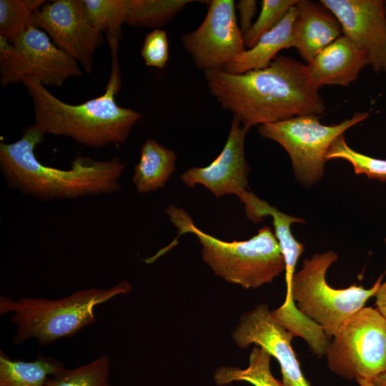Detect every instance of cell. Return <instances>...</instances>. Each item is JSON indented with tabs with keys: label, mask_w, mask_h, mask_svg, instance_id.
Instances as JSON below:
<instances>
[{
	"label": "cell",
	"mask_w": 386,
	"mask_h": 386,
	"mask_svg": "<svg viewBox=\"0 0 386 386\" xmlns=\"http://www.w3.org/2000/svg\"><path fill=\"white\" fill-rule=\"evenodd\" d=\"M342 35L339 21L320 1H298L293 26L294 48L306 64Z\"/></svg>",
	"instance_id": "16"
},
{
	"label": "cell",
	"mask_w": 386,
	"mask_h": 386,
	"mask_svg": "<svg viewBox=\"0 0 386 386\" xmlns=\"http://www.w3.org/2000/svg\"><path fill=\"white\" fill-rule=\"evenodd\" d=\"M355 380L360 386H373L371 380L360 377H357Z\"/></svg>",
	"instance_id": "32"
},
{
	"label": "cell",
	"mask_w": 386,
	"mask_h": 386,
	"mask_svg": "<svg viewBox=\"0 0 386 386\" xmlns=\"http://www.w3.org/2000/svg\"><path fill=\"white\" fill-rule=\"evenodd\" d=\"M83 74L79 63L49 36L31 26L14 43L0 37V83L6 86L34 77L45 86H61Z\"/></svg>",
	"instance_id": "9"
},
{
	"label": "cell",
	"mask_w": 386,
	"mask_h": 386,
	"mask_svg": "<svg viewBox=\"0 0 386 386\" xmlns=\"http://www.w3.org/2000/svg\"><path fill=\"white\" fill-rule=\"evenodd\" d=\"M191 0H129L125 23L131 26L154 28L166 24Z\"/></svg>",
	"instance_id": "22"
},
{
	"label": "cell",
	"mask_w": 386,
	"mask_h": 386,
	"mask_svg": "<svg viewBox=\"0 0 386 386\" xmlns=\"http://www.w3.org/2000/svg\"><path fill=\"white\" fill-rule=\"evenodd\" d=\"M369 116L367 112H357L333 125L322 124L318 115L298 116L259 125L258 132L285 149L297 180L311 186L323 175L326 154L332 142Z\"/></svg>",
	"instance_id": "7"
},
{
	"label": "cell",
	"mask_w": 386,
	"mask_h": 386,
	"mask_svg": "<svg viewBox=\"0 0 386 386\" xmlns=\"http://www.w3.org/2000/svg\"><path fill=\"white\" fill-rule=\"evenodd\" d=\"M337 260L333 251L315 254L303 261L295 274L292 295L296 306L307 317L320 325L330 337H335L345 324L375 297L382 281V274L368 289L351 285L335 289L328 284L326 273Z\"/></svg>",
	"instance_id": "6"
},
{
	"label": "cell",
	"mask_w": 386,
	"mask_h": 386,
	"mask_svg": "<svg viewBox=\"0 0 386 386\" xmlns=\"http://www.w3.org/2000/svg\"><path fill=\"white\" fill-rule=\"evenodd\" d=\"M206 16L199 26L183 34L181 41L194 65L204 72L223 69L247 49L233 0L205 1Z\"/></svg>",
	"instance_id": "10"
},
{
	"label": "cell",
	"mask_w": 386,
	"mask_h": 386,
	"mask_svg": "<svg viewBox=\"0 0 386 386\" xmlns=\"http://www.w3.org/2000/svg\"><path fill=\"white\" fill-rule=\"evenodd\" d=\"M175 152L154 139L143 144L138 163L134 168L132 181L137 191L144 194L163 188L175 171Z\"/></svg>",
	"instance_id": "19"
},
{
	"label": "cell",
	"mask_w": 386,
	"mask_h": 386,
	"mask_svg": "<svg viewBox=\"0 0 386 386\" xmlns=\"http://www.w3.org/2000/svg\"><path fill=\"white\" fill-rule=\"evenodd\" d=\"M339 21L342 35L366 55L376 73L386 72V9L382 0H320Z\"/></svg>",
	"instance_id": "12"
},
{
	"label": "cell",
	"mask_w": 386,
	"mask_h": 386,
	"mask_svg": "<svg viewBox=\"0 0 386 386\" xmlns=\"http://www.w3.org/2000/svg\"><path fill=\"white\" fill-rule=\"evenodd\" d=\"M204 74L212 96L247 130L326 109L307 65L292 57L277 56L267 67L243 74L217 69Z\"/></svg>",
	"instance_id": "1"
},
{
	"label": "cell",
	"mask_w": 386,
	"mask_h": 386,
	"mask_svg": "<svg viewBox=\"0 0 386 386\" xmlns=\"http://www.w3.org/2000/svg\"><path fill=\"white\" fill-rule=\"evenodd\" d=\"M333 159L347 161L357 174H365L370 179L386 182V159L370 157L354 150L346 143L344 134L332 142L327 152L326 160Z\"/></svg>",
	"instance_id": "26"
},
{
	"label": "cell",
	"mask_w": 386,
	"mask_h": 386,
	"mask_svg": "<svg viewBox=\"0 0 386 386\" xmlns=\"http://www.w3.org/2000/svg\"><path fill=\"white\" fill-rule=\"evenodd\" d=\"M325 355L329 369L342 378L372 381L386 372V317L363 307L333 337Z\"/></svg>",
	"instance_id": "8"
},
{
	"label": "cell",
	"mask_w": 386,
	"mask_h": 386,
	"mask_svg": "<svg viewBox=\"0 0 386 386\" xmlns=\"http://www.w3.org/2000/svg\"><path fill=\"white\" fill-rule=\"evenodd\" d=\"M375 297L376 309L386 317V280L381 283Z\"/></svg>",
	"instance_id": "30"
},
{
	"label": "cell",
	"mask_w": 386,
	"mask_h": 386,
	"mask_svg": "<svg viewBox=\"0 0 386 386\" xmlns=\"http://www.w3.org/2000/svg\"><path fill=\"white\" fill-rule=\"evenodd\" d=\"M294 335L272 317L266 304H259L242 315L232 332L240 349L252 344L265 349L279 362L284 386H311L300 368L291 345Z\"/></svg>",
	"instance_id": "13"
},
{
	"label": "cell",
	"mask_w": 386,
	"mask_h": 386,
	"mask_svg": "<svg viewBox=\"0 0 386 386\" xmlns=\"http://www.w3.org/2000/svg\"><path fill=\"white\" fill-rule=\"evenodd\" d=\"M385 9H386V1H385Z\"/></svg>",
	"instance_id": "33"
},
{
	"label": "cell",
	"mask_w": 386,
	"mask_h": 386,
	"mask_svg": "<svg viewBox=\"0 0 386 386\" xmlns=\"http://www.w3.org/2000/svg\"><path fill=\"white\" fill-rule=\"evenodd\" d=\"M94 26L106 36L121 37L126 21L129 0H83Z\"/></svg>",
	"instance_id": "24"
},
{
	"label": "cell",
	"mask_w": 386,
	"mask_h": 386,
	"mask_svg": "<svg viewBox=\"0 0 386 386\" xmlns=\"http://www.w3.org/2000/svg\"><path fill=\"white\" fill-rule=\"evenodd\" d=\"M307 65L310 81L317 90L325 85L349 86L369 66L365 53L344 35L321 50Z\"/></svg>",
	"instance_id": "15"
},
{
	"label": "cell",
	"mask_w": 386,
	"mask_h": 386,
	"mask_svg": "<svg viewBox=\"0 0 386 386\" xmlns=\"http://www.w3.org/2000/svg\"><path fill=\"white\" fill-rule=\"evenodd\" d=\"M248 132L239 121L232 117L227 139L220 154L209 165L193 167L180 178L189 187L201 184L217 198L227 194L238 197L247 190L249 167L244 152V139Z\"/></svg>",
	"instance_id": "14"
},
{
	"label": "cell",
	"mask_w": 386,
	"mask_h": 386,
	"mask_svg": "<svg viewBox=\"0 0 386 386\" xmlns=\"http://www.w3.org/2000/svg\"><path fill=\"white\" fill-rule=\"evenodd\" d=\"M165 212L179 234L192 233L197 237L203 260L227 282L256 289L285 270L280 247L269 226L260 228L247 240L226 242L200 229L181 208L169 205Z\"/></svg>",
	"instance_id": "4"
},
{
	"label": "cell",
	"mask_w": 386,
	"mask_h": 386,
	"mask_svg": "<svg viewBox=\"0 0 386 386\" xmlns=\"http://www.w3.org/2000/svg\"><path fill=\"white\" fill-rule=\"evenodd\" d=\"M238 11L237 21L243 36L250 29L252 19L257 10V1L254 0H240L236 5Z\"/></svg>",
	"instance_id": "29"
},
{
	"label": "cell",
	"mask_w": 386,
	"mask_h": 386,
	"mask_svg": "<svg viewBox=\"0 0 386 386\" xmlns=\"http://www.w3.org/2000/svg\"><path fill=\"white\" fill-rule=\"evenodd\" d=\"M271 357L265 349L255 345L249 354L247 368L221 367L216 370L214 380L219 385L245 381L254 386H284L271 372Z\"/></svg>",
	"instance_id": "21"
},
{
	"label": "cell",
	"mask_w": 386,
	"mask_h": 386,
	"mask_svg": "<svg viewBox=\"0 0 386 386\" xmlns=\"http://www.w3.org/2000/svg\"><path fill=\"white\" fill-rule=\"evenodd\" d=\"M64 368L51 357L39 355L32 361L18 360L0 350V386H45L50 377Z\"/></svg>",
	"instance_id": "20"
},
{
	"label": "cell",
	"mask_w": 386,
	"mask_h": 386,
	"mask_svg": "<svg viewBox=\"0 0 386 386\" xmlns=\"http://www.w3.org/2000/svg\"><path fill=\"white\" fill-rule=\"evenodd\" d=\"M131 290V284L122 280L109 288L81 290L57 300L21 297L14 300L1 296L0 315L13 313L11 320L17 327L14 345L35 338L40 345H46L94 324L97 305Z\"/></svg>",
	"instance_id": "5"
},
{
	"label": "cell",
	"mask_w": 386,
	"mask_h": 386,
	"mask_svg": "<svg viewBox=\"0 0 386 386\" xmlns=\"http://www.w3.org/2000/svg\"><path fill=\"white\" fill-rule=\"evenodd\" d=\"M46 1L0 0V37L14 43L31 26Z\"/></svg>",
	"instance_id": "23"
},
{
	"label": "cell",
	"mask_w": 386,
	"mask_h": 386,
	"mask_svg": "<svg viewBox=\"0 0 386 386\" xmlns=\"http://www.w3.org/2000/svg\"><path fill=\"white\" fill-rule=\"evenodd\" d=\"M244 204L247 217L254 223L262 222L267 217L272 218L274 233L280 247L285 262L286 300L293 299L292 282L297 261L304 251V245L292 234L291 225L302 223V219L288 215L279 211L252 192L246 190L239 197Z\"/></svg>",
	"instance_id": "17"
},
{
	"label": "cell",
	"mask_w": 386,
	"mask_h": 386,
	"mask_svg": "<svg viewBox=\"0 0 386 386\" xmlns=\"http://www.w3.org/2000/svg\"><path fill=\"white\" fill-rule=\"evenodd\" d=\"M299 0H262L261 11L250 29L243 36L246 49L255 45L266 32L276 26Z\"/></svg>",
	"instance_id": "27"
},
{
	"label": "cell",
	"mask_w": 386,
	"mask_h": 386,
	"mask_svg": "<svg viewBox=\"0 0 386 386\" xmlns=\"http://www.w3.org/2000/svg\"><path fill=\"white\" fill-rule=\"evenodd\" d=\"M34 26L44 31L86 73L92 71L94 54L104 36L90 21L83 0L46 1L35 14Z\"/></svg>",
	"instance_id": "11"
},
{
	"label": "cell",
	"mask_w": 386,
	"mask_h": 386,
	"mask_svg": "<svg viewBox=\"0 0 386 386\" xmlns=\"http://www.w3.org/2000/svg\"><path fill=\"white\" fill-rule=\"evenodd\" d=\"M109 374V359L102 355L78 367L63 369L50 377L45 386H110Z\"/></svg>",
	"instance_id": "25"
},
{
	"label": "cell",
	"mask_w": 386,
	"mask_h": 386,
	"mask_svg": "<svg viewBox=\"0 0 386 386\" xmlns=\"http://www.w3.org/2000/svg\"><path fill=\"white\" fill-rule=\"evenodd\" d=\"M119 39H107L112 55V69L104 92L79 104L58 99L34 77L21 84L33 104L35 124L45 134L69 137L90 147L124 143L142 114L120 107L115 100L122 86L118 59Z\"/></svg>",
	"instance_id": "3"
},
{
	"label": "cell",
	"mask_w": 386,
	"mask_h": 386,
	"mask_svg": "<svg viewBox=\"0 0 386 386\" xmlns=\"http://www.w3.org/2000/svg\"><path fill=\"white\" fill-rule=\"evenodd\" d=\"M45 133L35 124L14 143H0V169L9 187L44 201L108 194L121 189L125 164L118 157L100 161L76 157L68 169L46 166L35 155Z\"/></svg>",
	"instance_id": "2"
},
{
	"label": "cell",
	"mask_w": 386,
	"mask_h": 386,
	"mask_svg": "<svg viewBox=\"0 0 386 386\" xmlns=\"http://www.w3.org/2000/svg\"><path fill=\"white\" fill-rule=\"evenodd\" d=\"M295 16L296 4L276 26L264 34L254 46L234 58L223 70L239 74L263 69L270 64L281 50L294 47Z\"/></svg>",
	"instance_id": "18"
},
{
	"label": "cell",
	"mask_w": 386,
	"mask_h": 386,
	"mask_svg": "<svg viewBox=\"0 0 386 386\" xmlns=\"http://www.w3.org/2000/svg\"><path fill=\"white\" fill-rule=\"evenodd\" d=\"M141 56L146 66L164 68L169 59V43L166 31L156 29L148 33L144 40Z\"/></svg>",
	"instance_id": "28"
},
{
	"label": "cell",
	"mask_w": 386,
	"mask_h": 386,
	"mask_svg": "<svg viewBox=\"0 0 386 386\" xmlns=\"http://www.w3.org/2000/svg\"><path fill=\"white\" fill-rule=\"evenodd\" d=\"M372 382L373 386H386V372L377 377Z\"/></svg>",
	"instance_id": "31"
}]
</instances>
